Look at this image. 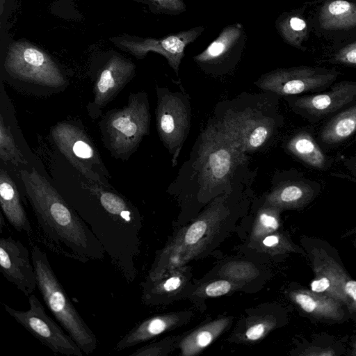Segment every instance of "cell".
<instances>
[{
	"label": "cell",
	"instance_id": "obj_13",
	"mask_svg": "<svg viewBox=\"0 0 356 356\" xmlns=\"http://www.w3.org/2000/svg\"><path fill=\"white\" fill-rule=\"evenodd\" d=\"M0 271L27 297L37 287L29 250L21 241L11 236H0Z\"/></svg>",
	"mask_w": 356,
	"mask_h": 356
},
{
	"label": "cell",
	"instance_id": "obj_3",
	"mask_svg": "<svg viewBox=\"0 0 356 356\" xmlns=\"http://www.w3.org/2000/svg\"><path fill=\"white\" fill-rule=\"evenodd\" d=\"M228 215L223 197H215L193 220L173 228L156 251L145 280H154L170 268L207 256L222 239Z\"/></svg>",
	"mask_w": 356,
	"mask_h": 356
},
{
	"label": "cell",
	"instance_id": "obj_9",
	"mask_svg": "<svg viewBox=\"0 0 356 356\" xmlns=\"http://www.w3.org/2000/svg\"><path fill=\"white\" fill-rule=\"evenodd\" d=\"M28 299L29 309L24 312L2 305L8 314L53 353L67 356H82L83 353L81 348L47 315L38 298L32 293L28 296Z\"/></svg>",
	"mask_w": 356,
	"mask_h": 356
},
{
	"label": "cell",
	"instance_id": "obj_12",
	"mask_svg": "<svg viewBox=\"0 0 356 356\" xmlns=\"http://www.w3.org/2000/svg\"><path fill=\"white\" fill-rule=\"evenodd\" d=\"M192 281L190 265L170 268L154 280L145 279L140 284L141 301L147 307H161L184 300Z\"/></svg>",
	"mask_w": 356,
	"mask_h": 356
},
{
	"label": "cell",
	"instance_id": "obj_27",
	"mask_svg": "<svg viewBox=\"0 0 356 356\" xmlns=\"http://www.w3.org/2000/svg\"><path fill=\"white\" fill-rule=\"evenodd\" d=\"M216 275L227 277L230 280H248L256 275V268L249 263L232 262L219 269L206 275L202 279H209Z\"/></svg>",
	"mask_w": 356,
	"mask_h": 356
},
{
	"label": "cell",
	"instance_id": "obj_28",
	"mask_svg": "<svg viewBox=\"0 0 356 356\" xmlns=\"http://www.w3.org/2000/svg\"><path fill=\"white\" fill-rule=\"evenodd\" d=\"M259 245L261 250H265L269 254H276L293 250L289 241L281 234L271 233L260 239L256 243Z\"/></svg>",
	"mask_w": 356,
	"mask_h": 356
},
{
	"label": "cell",
	"instance_id": "obj_32",
	"mask_svg": "<svg viewBox=\"0 0 356 356\" xmlns=\"http://www.w3.org/2000/svg\"><path fill=\"white\" fill-rule=\"evenodd\" d=\"M290 25L293 30L300 31L305 28L306 24L298 17H292L290 20Z\"/></svg>",
	"mask_w": 356,
	"mask_h": 356
},
{
	"label": "cell",
	"instance_id": "obj_22",
	"mask_svg": "<svg viewBox=\"0 0 356 356\" xmlns=\"http://www.w3.org/2000/svg\"><path fill=\"white\" fill-rule=\"evenodd\" d=\"M289 150L306 164L315 168L322 169L325 165V156L314 140L307 133L296 134L288 143Z\"/></svg>",
	"mask_w": 356,
	"mask_h": 356
},
{
	"label": "cell",
	"instance_id": "obj_30",
	"mask_svg": "<svg viewBox=\"0 0 356 356\" xmlns=\"http://www.w3.org/2000/svg\"><path fill=\"white\" fill-rule=\"evenodd\" d=\"M271 327V323L265 321L257 322L248 327L245 332V339L249 341H257L267 334Z\"/></svg>",
	"mask_w": 356,
	"mask_h": 356
},
{
	"label": "cell",
	"instance_id": "obj_19",
	"mask_svg": "<svg viewBox=\"0 0 356 356\" xmlns=\"http://www.w3.org/2000/svg\"><path fill=\"white\" fill-rule=\"evenodd\" d=\"M230 321L219 318L181 333L177 350L181 356H195L208 347L225 330Z\"/></svg>",
	"mask_w": 356,
	"mask_h": 356
},
{
	"label": "cell",
	"instance_id": "obj_5",
	"mask_svg": "<svg viewBox=\"0 0 356 356\" xmlns=\"http://www.w3.org/2000/svg\"><path fill=\"white\" fill-rule=\"evenodd\" d=\"M149 103L144 91L130 94L126 105L108 111L99 122L104 147L122 161H127L136 152L149 135Z\"/></svg>",
	"mask_w": 356,
	"mask_h": 356
},
{
	"label": "cell",
	"instance_id": "obj_2",
	"mask_svg": "<svg viewBox=\"0 0 356 356\" xmlns=\"http://www.w3.org/2000/svg\"><path fill=\"white\" fill-rule=\"evenodd\" d=\"M20 175L36 221L34 240L60 256L83 263L102 261V245L53 185L34 168Z\"/></svg>",
	"mask_w": 356,
	"mask_h": 356
},
{
	"label": "cell",
	"instance_id": "obj_4",
	"mask_svg": "<svg viewBox=\"0 0 356 356\" xmlns=\"http://www.w3.org/2000/svg\"><path fill=\"white\" fill-rule=\"evenodd\" d=\"M31 256L36 275L37 287L53 316L83 353H92L98 339L82 318L53 270L46 252L33 240Z\"/></svg>",
	"mask_w": 356,
	"mask_h": 356
},
{
	"label": "cell",
	"instance_id": "obj_15",
	"mask_svg": "<svg viewBox=\"0 0 356 356\" xmlns=\"http://www.w3.org/2000/svg\"><path fill=\"white\" fill-rule=\"evenodd\" d=\"M334 79L333 74H321L312 70L279 71L258 83L264 90L280 95H297L324 87Z\"/></svg>",
	"mask_w": 356,
	"mask_h": 356
},
{
	"label": "cell",
	"instance_id": "obj_21",
	"mask_svg": "<svg viewBox=\"0 0 356 356\" xmlns=\"http://www.w3.org/2000/svg\"><path fill=\"white\" fill-rule=\"evenodd\" d=\"M314 191L302 181L287 182L274 188L266 197L265 205L282 209L300 208L312 201Z\"/></svg>",
	"mask_w": 356,
	"mask_h": 356
},
{
	"label": "cell",
	"instance_id": "obj_18",
	"mask_svg": "<svg viewBox=\"0 0 356 356\" xmlns=\"http://www.w3.org/2000/svg\"><path fill=\"white\" fill-rule=\"evenodd\" d=\"M0 208L9 224L34 240V229L26 215L18 189L6 171L0 168Z\"/></svg>",
	"mask_w": 356,
	"mask_h": 356
},
{
	"label": "cell",
	"instance_id": "obj_25",
	"mask_svg": "<svg viewBox=\"0 0 356 356\" xmlns=\"http://www.w3.org/2000/svg\"><path fill=\"white\" fill-rule=\"evenodd\" d=\"M0 159L15 166L26 165L23 153L17 145L12 132L0 115Z\"/></svg>",
	"mask_w": 356,
	"mask_h": 356
},
{
	"label": "cell",
	"instance_id": "obj_26",
	"mask_svg": "<svg viewBox=\"0 0 356 356\" xmlns=\"http://www.w3.org/2000/svg\"><path fill=\"white\" fill-rule=\"evenodd\" d=\"M181 334L168 335L143 346L130 354L131 356H167L177 350Z\"/></svg>",
	"mask_w": 356,
	"mask_h": 356
},
{
	"label": "cell",
	"instance_id": "obj_16",
	"mask_svg": "<svg viewBox=\"0 0 356 356\" xmlns=\"http://www.w3.org/2000/svg\"><path fill=\"white\" fill-rule=\"evenodd\" d=\"M219 122L245 152L261 147L272 133L271 124L267 119L257 118L250 113H229Z\"/></svg>",
	"mask_w": 356,
	"mask_h": 356
},
{
	"label": "cell",
	"instance_id": "obj_10",
	"mask_svg": "<svg viewBox=\"0 0 356 356\" xmlns=\"http://www.w3.org/2000/svg\"><path fill=\"white\" fill-rule=\"evenodd\" d=\"M5 66L12 76L26 82L54 88L66 83L51 57L27 42H17L10 47Z\"/></svg>",
	"mask_w": 356,
	"mask_h": 356
},
{
	"label": "cell",
	"instance_id": "obj_33",
	"mask_svg": "<svg viewBox=\"0 0 356 356\" xmlns=\"http://www.w3.org/2000/svg\"><path fill=\"white\" fill-rule=\"evenodd\" d=\"M345 58L348 63L355 65L356 63L355 48H353L351 50L348 51L345 55Z\"/></svg>",
	"mask_w": 356,
	"mask_h": 356
},
{
	"label": "cell",
	"instance_id": "obj_20",
	"mask_svg": "<svg viewBox=\"0 0 356 356\" xmlns=\"http://www.w3.org/2000/svg\"><path fill=\"white\" fill-rule=\"evenodd\" d=\"M290 296L302 310L313 316L334 321L344 316L341 302L330 296L307 290L293 291Z\"/></svg>",
	"mask_w": 356,
	"mask_h": 356
},
{
	"label": "cell",
	"instance_id": "obj_1",
	"mask_svg": "<svg viewBox=\"0 0 356 356\" xmlns=\"http://www.w3.org/2000/svg\"><path fill=\"white\" fill-rule=\"evenodd\" d=\"M245 160V152L219 122L209 124L168 188L179 209L172 229L195 218Z\"/></svg>",
	"mask_w": 356,
	"mask_h": 356
},
{
	"label": "cell",
	"instance_id": "obj_23",
	"mask_svg": "<svg viewBox=\"0 0 356 356\" xmlns=\"http://www.w3.org/2000/svg\"><path fill=\"white\" fill-rule=\"evenodd\" d=\"M355 128L356 106L353 105L329 122L321 132V138L327 143H338L352 136Z\"/></svg>",
	"mask_w": 356,
	"mask_h": 356
},
{
	"label": "cell",
	"instance_id": "obj_14",
	"mask_svg": "<svg viewBox=\"0 0 356 356\" xmlns=\"http://www.w3.org/2000/svg\"><path fill=\"white\" fill-rule=\"evenodd\" d=\"M193 316V312L190 309L152 316L136 324L117 342L114 349H127L175 330L188 324Z\"/></svg>",
	"mask_w": 356,
	"mask_h": 356
},
{
	"label": "cell",
	"instance_id": "obj_11",
	"mask_svg": "<svg viewBox=\"0 0 356 356\" xmlns=\"http://www.w3.org/2000/svg\"><path fill=\"white\" fill-rule=\"evenodd\" d=\"M201 29H191L161 38H143L125 33L111 37L109 40L118 49L138 59L144 58L149 52L161 54L166 58L169 65L178 76L185 48L196 39Z\"/></svg>",
	"mask_w": 356,
	"mask_h": 356
},
{
	"label": "cell",
	"instance_id": "obj_35",
	"mask_svg": "<svg viewBox=\"0 0 356 356\" xmlns=\"http://www.w3.org/2000/svg\"><path fill=\"white\" fill-rule=\"evenodd\" d=\"M133 1L138 2V3H144L145 5H147V3L146 0H133Z\"/></svg>",
	"mask_w": 356,
	"mask_h": 356
},
{
	"label": "cell",
	"instance_id": "obj_6",
	"mask_svg": "<svg viewBox=\"0 0 356 356\" xmlns=\"http://www.w3.org/2000/svg\"><path fill=\"white\" fill-rule=\"evenodd\" d=\"M156 92L155 116L158 135L171 155L172 165L175 167L190 131L191 108L189 97L184 91L175 92L165 87L156 86Z\"/></svg>",
	"mask_w": 356,
	"mask_h": 356
},
{
	"label": "cell",
	"instance_id": "obj_7",
	"mask_svg": "<svg viewBox=\"0 0 356 356\" xmlns=\"http://www.w3.org/2000/svg\"><path fill=\"white\" fill-rule=\"evenodd\" d=\"M51 136L60 153L88 181L111 187L110 174L84 130L70 122H61L52 128Z\"/></svg>",
	"mask_w": 356,
	"mask_h": 356
},
{
	"label": "cell",
	"instance_id": "obj_24",
	"mask_svg": "<svg viewBox=\"0 0 356 356\" xmlns=\"http://www.w3.org/2000/svg\"><path fill=\"white\" fill-rule=\"evenodd\" d=\"M276 207L265 205L257 213L250 238L257 243L265 236L275 232L280 227L279 211Z\"/></svg>",
	"mask_w": 356,
	"mask_h": 356
},
{
	"label": "cell",
	"instance_id": "obj_29",
	"mask_svg": "<svg viewBox=\"0 0 356 356\" xmlns=\"http://www.w3.org/2000/svg\"><path fill=\"white\" fill-rule=\"evenodd\" d=\"M149 10L156 14L178 15L186 10L183 0H146Z\"/></svg>",
	"mask_w": 356,
	"mask_h": 356
},
{
	"label": "cell",
	"instance_id": "obj_34",
	"mask_svg": "<svg viewBox=\"0 0 356 356\" xmlns=\"http://www.w3.org/2000/svg\"><path fill=\"white\" fill-rule=\"evenodd\" d=\"M6 227L5 220L1 211L0 210V234L3 232V229Z\"/></svg>",
	"mask_w": 356,
	"mask_h": 356
},
{
	"label": "cell",
	"instance_id": "obj_8",
	"mask_svg": "<svg viewBox=\"0 0 356 356\" xmlns=\"http://www.w3.org/2000/svg\"><path fill=\"white\" fill-rule=\"evenodd\" d=\"M91 69L95 72L93 99L87 105L92 119L102 115L104 108L136 74V65L120 53L108 50L96 55Z\"/></svg>",
	"mask_w": 356,
	"mask_h": 356
},
{
	"label": "cell",
	"instance_id": "obj_31",
	"mask_svg": "<svg viewBox=\"0 0 356 356\" xmlns=\"http://www.w3.org/2000/svg\"><path fill=\"white\" fill-rule=\"evenodd\" d=\"M351 7L350 3L343 0H337L332 2L328 6L329 12L334 15H339L348 12Z\"/></svg>",
	"mask_w": 356,
	"mask_h": 356
},
{
	"label": "cell",
	"instance_id": "obj_17",
	"mask_svg": "<svg viewBox=\"0 0 356 356\" xmlns=\"http://www.w3.org/2000/svg\"><path fill=\"white\" fill-rule=\"evenodd\" d=\"M356 95V86L349 82L334 85L326 92L299 97L294 100L298 109L314 116L333 113L352 102Z\"/></svg>",
	"mask_w": 356,
	"mask_h": 356
}]
</instances>
